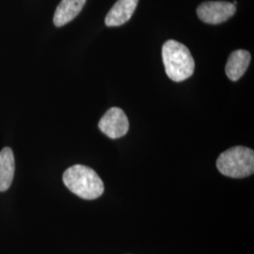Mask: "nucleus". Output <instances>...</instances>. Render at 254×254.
Instances as JSON below:
<instances>
[{
	"mask_svg": "<svg viewBox=\"0 0 254 254\" xmlns=\"http://www.w3.org/2000/svg\"><path fill=\"white\" fill-rule=\"evenodd\" d=\"M64 185L84 200H95L105 191V186L99 175L90 167L74 165L64 173Z\"/></svg>",
	"mask_w": 254,
	"mask_h": 254,
	"instance_id": "1",
	"label": "nucleus"
},
{
	"mask_svg": "<svg viewBox=\"0 0 254 254\" xmlns=\"http://www.w3.org/2000/svg\"><path fill=\"white\" fill-rule=\"evenodd\" d=\"M162 60L166 73L173 81H184L194 73L195 62L190 49L177 41L169 40L164 44Z\"/></svg>",
	"mask_w": 254,
	"mask_h": 254,
	"instance_id": "2",
	"label": "nucleus"
},
{
	"mask_svg": "<svg viewBox=\"0 0 254 254\" xmlns=\"http://www.w3.org/2000/svg\"><path fill=\"white\" fill-rule=\"evenodd\" d=\"M218 172L231 178H245L254 173V150L236 146L219 154L217 160Z\"/></svg>",
	"mask_w": 254,
	"mask_h": 254,
	"instance_id": "3",
	"label": "nucleus"
},
{
	"mask_svg": "<svg viewBox=\"0 0 254 254\" xmlns=\"http://www.w3.org/2000/svg\"><path fill=\"white\" fill-rule=\"evenodd\" d=\"M236 5L226 1H207L197 9L198 17L206 24L218 25L226 22L236 13Z\"/></svg>",
	"mask_w": 254,
	"mask_h": 254,
	"instance_id": "4",
	"label": "nucleus"
},
{
	"mask_svg": "<svg viewBox=\"0 0 254 254\" xmlns=\"http://www.w3.org/2000/svg\"><path fill=\"white\" fill-rule=\"evenodd\" d=\"M101 131L112 139L126 136L129 130L127 114L119 108L109 109L98 124Z\"/></svg>",
	"mask_w": 254,
	"mask_h": 254,
	"instance_id": "5",
	"label": "nucleus"
},
{
	"mask_svg": "<svg viewBox=\"0 0 254 254\" xmlns=\"http://www.w3.org/2000/svg\"><path fill=\"white\" fill-rule=\"evenodd\" d=\"M138 0H118L107 14L105 23L108 27H120L128 22L136 10Z\"/></svg>",
	"mask_w": 254,
	"mask_h": 254,
	"instance_id": "6",
	"label": "nucleus"
},
{
	"mask_svg": "<svg viewBox=\"0 0 254 254\" xmlns=\"http://www.w3.org/2000/svg\"><path fill=\"white\" fill-rule=\"evenodd\" d=\"M252 61V56L249 51L238 49L230 55L225 67V73L232 81L239 80L246 73Z\"/></svg>",
	"mask_w": 254,
	"mask_h": 254,
	"instance_id": "7",
	"label": "nucleus"
},
{
	"mask_svg": "<svg viewBox=\"0 0 254 254\" xmlns=\"http://www.w3.org/2000/svg\"><path fill=\"white\" fill-rule=\"evenodd\" d=\"M86 0H62L55 11L56 27H63L75 18L81 11Z\"/></svg>",
	"mask_w": 254,
	"mask_h": 254,
	"instance_id": "8",
	"label": "nucleus"
},
{
	"mask_svg": "<svg viewBox=\"0 0 254 254\" xmlns=\"http://www.w3.org/2000/svg\"><path fill=\"white\" fill-rule=\"evenodd\" d=\"M14 155L12 150L6 147L0 152V192L8 190L14 176Z\"/></svg>",
	"mask_w": 254,
	"mask_h": 254,
	"instance_id": "9",
	"label": "nucleus"
}]
</instances>
